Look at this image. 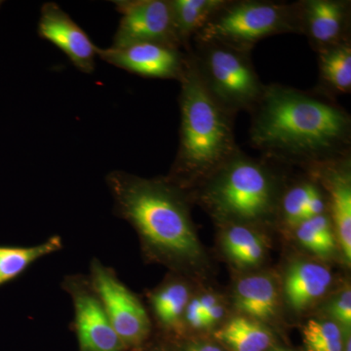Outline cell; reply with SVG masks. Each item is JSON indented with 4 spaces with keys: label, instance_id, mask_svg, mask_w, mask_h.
I'll return each instance as SVG.
<instances>
[{
    "label": "cell",
    "instance_id": "1",
    "mask_svg": "<svg viewBox=\"0 0 351 351\" xmlns=\"http://www.w3.org/2000/svg\"><path fill=\"white\" fill-rule=\"evenodd\" d=\"M250 113L252 147L267 158L311 167L350 154V114L318 90L265 85Z\"/></svg>",
    "mask_w": 351,
    "mask_h": 351
},
{
    "label": "cell",
    "instance_id": "2",
    "mask_svg": "<svg viewBox=\"0 0 351 351\" xmlns=\"http://www.w3.org/2000/svg\"><path fill=\"white\" fill-rule=\"evenodd\" d=\"M106 181L115 214L137 232L145 257L173 267L197 262L201 247L181 189L123 171H112Z\"/></svg>",
    "mask_w": 351,
    "mask_h": 351
},
{
    "label": "cell",
    "instance_id": "3",
    "mask_svg": "<svg viewBox=\"0 0 351 351\" xmlns=\"http://www.w3.org/2000/svg\"><path fill=\"white\" fill-rule=\"evenodd\" d=\"M188 52L182 73L179 103L180 145L168 181L182 189L207 180L239 147L235 143L233 119L215 103L203 87Z\"/></svg>",
    "mask_w": 351,
    "mask_h": 351
},
{
    "label": "cell",
    "instance_id": "4",
    "mask_svg": "<svg viewBox=\"0 0 351 351\" xmlns=\"http://www.w3.org/2000/svg\"><path fill=\"white\" fill-rule=\"evenodd\" d=\"M204 182L201 199L221 219L254 223L274 212L276 182L269 166L240 149Z\"/></svg>",
    "mask_w": 351,
    "mask_h": 351
},
{
    "label": "cell",
    "instance_id": "5",
    "mask_svg": "<svg viewBox=\"0 0 351 351\" xmlns=\"http://www.w3.org/2000/svg\"><path fill=\"white\" fill-rule=\"evenodd\" d=\"M189 52L203 87L221 110L234 117L257 105L265 84L251 52L216 41H193Z\"/></svg>",
    "mask_w": 351,
    "mask_h": 351
},
{
    "label": "cell",
    "instance_id": "6",
    "mask_svg": "<svg viewBox=\"0 0 351 351\" xmlns=\"http://www.w3.org/2000/svg\"><path fill=\"white\" fill-rule=\"evenodd\" d=\"M282 34H300L295 2L226 0L193 41H216L251 52L262 39Z\"/></svg>",
    "mask_w": 351,
    "mask_h": 351
},
{
    "label": "cell",
    "instance_id": "7",
    "mask_svg": "<svg viewBox=\"0 0 351 351\" xmlns=\"http://www.w3.org/2000/svg\"><path fill=\"white\" fill-rule=\"evenodd\" d=\"M87 276L126 350L144 346L152 335V318L137 295L98 258L90 262Z\"/></svg>",
    "mask_w": 351,
    "mask_h": 351
},
{
    "label": "cell",
    "instance_id": "8",
    "mask_svg": "<svg viewBox=\"0 0 351 351\" xmlns=\"http://www.w3.org/2000/svg\"><path fill=\"white\" fill-rule=\"evenodd\" d=\"M61 286L73 302V329L80 351H125L88 276L69 274Z\"/></svg>",
    "mask_w": 351,
    "mask_h": 351
},
{
    "label": "cell",
    "instance_id": "9",
    "mask_svg": "<svg viewBox=\"0 0 351 351\" xmlns=\"http://www.w3.org/2000/svg\"><path fill=\"white\" fill-rule=\"evenodd\" d=\"M114 4L121 19L112 47L157 43L182 49L176 34L169 0H119Z\"/></svg>",
    "mask_w": 351,
    "mask_h": 351
},
{
    "label": "cell",
    "instance_id": "10",
    "mask_svg": "<svg viewBox=\"0 0 351 351\" xmlns=\"http://www.w3.org/2000/svg\"><path fill=\"white\" fill-rule=\"evenodd\" d=\"M97 55L107 63L135 75L178 82L188 59L186 51L157 43H135L107 49L97 47Z\"/></svg>",
    "mask_w": 351,
    "mask_h": 351
},
{
    "label": "cell",
    "instance_id": "11",
    "mask_svg": "<svg viewBox=\"0 0 351 351\" xmlns=\"http://www.w3.org/2000/svg\"><path fill=\"white\" fill-rule=\"evenodd\" d=\"M300 34L319 52L350 40V0H302L295 2Z\"/></svg>",
    "mask_w": 351,
    "mask_h": 351
},
{
    "label": "cell",
    "instance_id": "12",
    "mask_svg": "<svg viewBox=\"0 0 351 351\" xmlns=\"http://www.w3.org/2000/svg\"><path fill=\"white\" fill-rule=\"evenodd\" d=\"M38 34L40 38L63 51L80 71L93 73L96 46L82 27L58 4L47 2L41 8Z\"/></svg>",
    "mask_w": 351,
    "mask_h": 351
},
{
    "label": "cell",
    "instance_id": "13",
    "mask_svg": "<svg viewBox=\"0 0 351 351\" xmlns=\"http://www.w3.org/2000/svg\"><path fill=\"white\" fill-rule=\"evenodd\" d=\"M329 193L332 225L346 262L351 260V177L350 154L311 166Z\"/></svg>",
    "mask_w": 351,
    "mask_h": 351
},
{
    "label": "cell",
    "instance_id": "14",
    "mask_svg": "<svg viewBox=\"0 0 351 351\" xmlns=\"http://www.w3.org/2000/svg\"><path fill=\"white\" fill-rule=\"evenodd\" d=\"M332 276L324 265L299 261L289 267L284 278V294L295 311H304L326 294Z\"/></svg>",
    "mask_w": 351,
    "mask_h": 351
},
{
    "label": "cell",
    "instance_id": "15",
    "mask_svg": "<svg viewBox=\"0 0 351 351\" xmlns=\"http://www.w3.org/2000/svg\"><path fill=\"white\" fill-rule=\"evenodd\" d=\"M234 304L237 311L252 319H272L278 304L274 279L265 274L244 277L235 285Z\"/></svg>",
    "mask_w": 351,
    "mask_h": 351
},
{
    "label": "cell",
    "instance_id": "16",
    "mask_svg": "<svg viewBox=\"0 0 351 351\" xmlns=\"http://www.w3.org/2000/svg\"><path fill=\"white\" fill-rule=\"evenodd\" d=\"M63 248V239L60 235H53L43 243L32 246L0 245V288L19 278L40 258Z\"/></svg>",
    "mask_w": 351,
    "mask_h": 351
},
{
    "label": "cell",
    "instance_id": "17",
    "mask_svg": "<svg viewBox=\"0 0 351 351\" xmlns=\"http://www.w3.org/2000/svg\"><path fill=\"white\" fill-rule=\"evenodd\" d=\"M319 66L318 91L331 96L351 91V40L317 52Z\"/></svg>",
    "mask_w": 351,
    "mask_h": 351
},
{
    "label": "cell",
    "instance_id": "18",
    "mask_svg": "<svg viewBox=\"0 0 351 351\" xmlns=\"http://www.w3.org/2000/svg\"><path fill=\"white\" fill-rule=\"evenodd\" d=\"M149 304L152 315L165 331H178L184 321V311L189 302L188 285L170 279L149 293Z\"/></svg>",
    "mask_w": 351,
    "mask_h": 351
},
{
    "label": "cell",
    "instance_id": "19",
    "mask_svg": "<svg viewBox=\"0 0 351 351\" xmlns=\"http://www.w3.org/2000/svg\"><path fill=\"white\" fill-rule=\"evenodd\" d=\"M176 34L182 49L189 51L191 41L226 0H169Z\"/></svg>",
    "mask_w": 351,
    "mask_h": 351
},
{
    "label": "cell",
    "instance_id": "20",
    "mask_svg": "<svg viewBox=\"0 0 351 351\" xmlns=\"http://www.w3.org/2000/svg\"><path fill=\"white\" fill-rule=\"evenodd\" d=\"M215 337L230 351H265L272 343L269 330L246 316L228 321Z\"/></svg>",
    "mask_w": 351,
    "mask_h": 351
},
{
    "label": "cell",
    "instance_id": "21",
    "mask_svg": "<svg viewBox=\"0 0 351 351\" xmlns=\"http://www.w3.org/2000/svg\"><path fill=\"white\" fill-rule=\"evenodd\" d=\"M223 250L233 262L253 267L262 262L265 254L263 237L250 226L234 223L223 235Z\"/></svg>",
    "mask_w": 351,
    "mask_h": 351
},
{
    "label": "cell",
    "instance_id": "22",
    "mask_svg": "<svg viewBox=\"0 0 351 351\" xmlns=\"http://www.w3.org/2000/svg\"><path fill=\"white\" fill-rule=\"evenodd\" d=\"M295 237L307 250L327 257L336 248V237L327 214L306 219L295 226Z\"/></svg>",
    "mask_w": 351,
    "mask_h": 351
},
{
    "label": "cell",
    "instance_id": "23",
    "mask_svg": "<svg viewBox=\"0 0 351 351\" xmlns=\"http://www.w3.org/2000/svg\"><path fill=\"white\" fill-rule=\"evenodd\" d=\"M307 351H343V332L334 321L309 320L302 329Z\"/></svg>",
    "mask_w": 351,
    "mask_h": 351
},
{
    "label": "cell",
    "instance_id": "24",
    "mask_svg": "<svg viewBox=\"0 0 351 351\" xmlns=\"http://www.w3.org/2000/svg\"><path fill=\"white\" fill-rule=\"evenodd\" d=\"M318 186L314 182H304L295 184L284 193L280 206L284 221L287 225L297 226L304 221L307 202Z\"/></svg>",
    "mask_w": 351,
    "mask_h": 351
},
{
    "label": "cell",
    "instance_id": "25",
    "mask_svg": "<svg viewBox=\"0 0 351 351\" xmlns=\"http://www.w3.org/2000/svg\"><path fill=\"white\" fill-rule=\"evenodd\" d=\"M330 314L334 318L335 323L350 329L351 325V292L346 288L341 294L335 298L329 306Z\"/></svg>",
    "mask_w": 351,
    "mask_h": 351
},
{
    "label": "cell",
    "instance_id": "26",
    "mask_svg": "<svg viewBox=\"0 0 351 351\" xmlns=\"http://www.w3.org/2000/svg\"><path fill=\"white\" fill-rule=\"evenodd\" d=\"M184 320L193 329H204V326H203V311L199 297L189 300L186 311H184Z\"/></svg>",
    "mask_w": 351,
    "mask_h": 351
},
{
    "label": "cell",
    "instance_id": "27",
    "mask_svg": "<svg viewBox=\"0 0 351 351\" xmlns=\"http://www.w3.org/2000/svg\"><path fill=\"white\" fill-rule=\"evenodd\" d=\"M326 200L324 199V196L321 193L320 189L317 188L311 197L309 198L308 202H307L304 212V221L320 216V215L326 214Z\"/></svg>",
    "mask_w": 351,
    "mask_h": 351
},
{
    "label": "cell",
    "instance_id": "28",
    "mask_svg": "<svg viewBox=\"0 0 351 351\" xmlns=\"http://www.w3.org/2000/svg\"><path fill=\"white\" fill-rule=\"evenodd\" d=\"M225 314V307L221 304L217 302L212 308H210L206 313L203 315V326L204 328H210L214 326L223 318Z\"/></svg>",
    "mask_w": 351,
    "mask_h": 351
},
{
    "label": "cell",
    "instance_id": "29",
    "mask_svg": "<svg viewBox=\"0 0 351 351\" xmlns=\"http://www.w3.org/2000/svg\"><path fill=\"white\" fill-rule=\"evenodd\" d=\"M184 351H223L219 346L212 343H193L186 346Z\"/></svg>",
    "mask_w": 351,
    "mask_h": 351
},
{
    "label": "cell",
    "instance_id": "30",
    "mask_svg": "<svg viewBox=\"0 0 351 351\" xmlns=\"http://www.w3.org/2000/svg\"><path fill=\"white\" fill-rule=\"evenodd\" d=\"M343 351H351V343L350 339H348V341H346L345 345V350Z\"/></svg>",
    "mask_w": 351,
    "mask_h": 351
},
{
    "label": "cell",
    "instance_id": "31",
    "mask_svg": "<svg viewBox=\"0 0 351 351\" xmlns=\"http://www.w3.org/2000/svg\"><path fill=\"white\" fill-rule=\"evenodd\" d=\"M271 351H290V350H284V348H276V350H274Z\"/></svg>",
    "mask_w": 351,
    "mask_h": 351
}]
</instances>
